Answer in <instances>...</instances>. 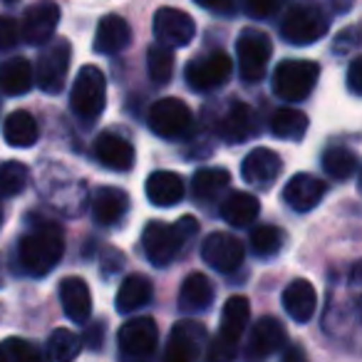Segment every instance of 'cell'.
I'll use <instances>...</instances> for the list:
<instances>
[{
    "mask_svg": "<svg viewBox=\"0 0 362 362\" xmlns=\"http://www.w3.org/2000/svg\"><path fill=\"white\" fill-rule=\"evenodd\" d=\"M146 199H149L154 206H174L184 199V179L174 171H154L146 179Z\"/></svg>",
    "mask_w": 362,
    "mask_h": 362,
    "instance_id": "cell-23",
    "label": "cell"
},
{
    "mask_svg": "<svg viewBox=\"0 0 362 362\" xmlns=\"http://www.w3.org/2000/svg\"><path fill=\"white\" fill-rule=\"evenodd\" d=\"M231 184V174L221 166H206L199 169L192 179V197L199 204H211L221 197Z\"/></svg>",
    "mask_w": 362,
    "mask_h": 362,
    "instance_id": "cell-28",
    "label": "cell"
},
{
    "mask_svg": "<svg viewBox=\"0 0 362 362\" xmlns=\"http://www.w3.org/2000/svg\"><path fill=\"white\" fill-rule=\"evenodd\" d=\"M238 55V72L246 82H261L266 77L268 60L273 55V42L263 30L246 28L236 40Z\"/></svg>",
    "mask_w": 362,
    "mask_h": 362,
    "instance_id": "cell-8",
    "label": "cell"
},
{
    "mask_svg": "<svg viewBox=\"0 0 362 362\" xmlns=\"http://www.w3.org/2000/svg\"><path fill=\"white\" fill-rule=\"evenodd\" d=\"M60 303L65 315L77 325H85L92 315V293L87 281L77 276H67L60 283Z\"/></svg>",
    "mask_w": 362,
    "mask_h": 362,
    "instance_id": "cell-20",
    "label": "cell"
},
{
    "mask_svg": "<svg viewBox=\"0 0 362 362\" xmlns=\"http://www.w3.org/2000/svg\"><path fill=\"white\" fill-rule=\"evenodd\" d=\"M281 169H283V161L281 156L276 154L273 149H258L248 151L246 159L241 164V176L246 184L256 189H271L273 181L281 176Z\"/></svg>",
    "mask_w": 362,
    "mask_h": 362,
    "instance_id": "cell-16",
    "label": "cell"
},
{
    "mask_svg": "<svg viewBox=\"0 0 362 362\" xmlns=\"http://www.w3.org/2000/svg\"><path fill=\"white\" fill-rule=\"evenodd\" d=\"M80 350H82V337L75 335L72 330H67V327H57L47 337L45 357L47 362H75Z\"/></svg>",
    "mask_w": 362,
    "mask_h": 362,
    "instance_id": "cell-33",
    "label": "cell"
},
{
    "mask_svg": "<svg viewBox=\"0 0 362 362\" xmlns=\"http://www.w3.org/2000/svg\"><path fill=\"white\" fill-rule=\"evenodd\" d=\"M28 181H30V171L23 161H6L0 164V197H18L25 192Z\"/></svg>",
    "mask_w": 362,
    "mask_h": 362,
    "instance_id": "cell-36",
    "label": "cell"
},
{
    "mask_svg": "<svg viewBox=\"0 0 362 362\" xmlns=\"http://www.w3.org/2000/svg\"><path fill=\"white\" fill-rule=\"evenodd\" d=\"M281 362H308V355H305V352H303V347H298V345H288L286 350H283Z\"/></svg>",
    "mask_w": 362,
    "mask_h": 362,
    "instance_id": "cell-47",
    "label": "cell"
},
{
    "mask_svg": "<svg viewBox=\"0 0 362 362\" xmlns=\"http://www.w3.org/2000/svg\"><path fill=\"white\" fill-rule=\"evenodd\" d=\"M95 159L112 171H129L134 166V146L115 132H102L95 139Z\"/></svg>",
    "mask_w": 362,
    "mask_h": 362,
    "instance_id": "cell-19",
    "label": "cell"
},
{
    "mask_svg": "<svg viewBox=\"0 0 362 362\" xmlns=\"http://www.w3.org/2000/svg\"><path fill=\"white\" fill-rule=\"evenodd\" d=\"M0 362H42V355L33 342L23 337H8L0 342Z\"/></svg>",
    "mask_w": 362,
    "mask_h": 362,
    "instance_id": "cell-38",
    "label": "cell"
},
{
    "mask_svg": "<svg viewBox=\"0 0 362 362\" xmlns=\"http://www.w3.org/2000/svg\"><path fill=\"white\" fill-rule=\"evenodd\" d=\"M132 42V28L124 18L119 16H105L97 25L95 33V52L100 55H117Z\"/></svg>",
    "mask_w": 362,
    "mask_h": 362,
    "instance_id": "cell-21",
    "label": "cell"
},
{
    "mask_svg": "<svg viewBox=\"0 0 362 362\" xmlns=\"http://www.w3.org/2000/svg\"><path fill=\"white\" fill-rule=\"evenodd\" d=\"M352 47H357V28H347V30H342L340 35H337L335 45H332V50L347 52V50H352Z\"/></svg>",
    "mask_w": 362,
    "mask_h": 362,
    "instance_id": "cell-45",
    "label": "cell"
},
{
    "mask_svg": "<svg viewBox=\"0 0 362 362\" xmlns=\"http://www.w3.org/2000/svg\"><path fill=\"white\" fill-rule=\"evenodd\" d=\"M0 286H3V266H0Z\"/></svg>",
    "mask_w": 362,
    "mask_h": 362,
    "instance_id": "cell-48",
    "label": "cell"
},
{
    "mask_svg": "<svg viewBox=\"0 0 362 362\" xmlns=\"http://www.w3.org/2000/svg\"><path fill=\"white\" fill-rule=\"evenodd\" d=\"M243 243L231 233H209L202 243V258L218 273H231L243 263Z\"/></svg>",
    "mask_w": 362,
    "mask_h": 362,
    "instance_id": "cell-15",
    "label": "cell"
},
{
    "mask_svg": "<svg viewBox=\"0 0 362 362\" xmlns=\"http://www.w3.org/2000/svg\"><path fill=\"white\" fill-rule=\"evenodd\" d=\"M248 322H251V303H248V298L231 296L226 300V305H223L221 330H218V335L238 342L243 335V330L248 327Z\"/></svg>",
    "mask_w": 362,
    "mask_h": 362,
    "instance_id": "cell-31",
    "label": "cell"
},
{
    "mask_svg": "<svg viewBox=\"0 0 362 362\" xmlns=\"http://www.w3.org/2000/svg\"><path fill=\"white\" fill-rule=\"evenodd\" d=\"M258 211H261V202L248 192L228 194V199L221 204V218L233 228L251 226L258 218Z\"/></svg>",
    "mask_w": 362,
    "mask_h": 362,
    "instance_id": "cell-29",
    "label": "cell"
},
{
    "mask_svg": "<svg viewBox=\"0 0 362 362\" xmlns=\"http://www.w3.org/2000/svg\"><path fill=\"white\" fill-rule=\"evenodd\" d=\"M238 357V342L216 335L206 345V362H233Z\"/></svg>",
    "mask_w": 362,
    "mask_h": 362,
    "instance_id": "cell-39",
    "label": "cell"
},
{
    "mask_svg": "<svg viewBox=\"0 0 362 362\" xmlns=\"http://www.w3.org/2000/svg\"><path fill=\"white\" fill-rule=\"evenodd\" d=\"M129 206V197H127L122 189L117 187H105L95 194V202H92V218L100 226H115L122 216L127 214Z\"/></svg>",
    "mask_w": 362,
    "mask_h": 362,
    "instance_id": "cell-27",
    "label": "cell"
},
{
    "mask_svg": "<svg viewBox=\"0 0 362 362\" xmlns=\"http://www.w3.org/2000/svg\"><path fill=\"white\" fill-rule=\"evenodd\" d=\"M357 154L347 146H330V149L322 151V166L325 171L337 181H345L350 176H355L357 171Z\"/></svg>",
    "mask_w": 362,
    "mask_h": 362,
    "instance_id": "cell-34",
    "label": "cell"
},
{
    "mask_svg": "<svg viewBox=\"0 0 362 362\" xmlns=\"http://www.w3.org/2000/svg\"><path fill=\"white\" fill-rule=\"evenodd\" d=\"M85 345L90 350H100L105 345V322H92L85 330Z\"/></svg>",
    "mask_w": 362,
    "mask_h": 362,
    "instance_id": "cell-44",
    "label": "cell"
},
{
    "mask_svg": "<svg viewBox=\"0 0 362 362\" xmlns=\"http://www.w3.org/2000/svg\"><path fill=\"white\" fill-rule=\"evenodd\" d=\"M233 72L231 57L223 50H214L204 57H197L187 65V82L194 92H211L228 82Z\"/></svg>",
    "mask_w": 362,
    "mask_h": 362,
    "instance_id": "cell-10",
    "label": "cell"
},
{
    "mask_svg": "<svg viewBox=\"0 0 362 362\" xmlns=\"http://www.w3.org/2000/svg\"><path fill=\"white\" fill-rule=\"evenodd\" d=\"M218 134L228 144H241L258 134V117L246 102H231L226 115L218 122Z\"/></svg>",
    "mask_w": 362,
    "mask_h": 362,
    "instance_id": "cell-18",
    "label": "cell"
},
{
    "mask_svg": "<svg viewBox=\"0 0 362 362\" xmlns=\"http://www.w3.org/2000/svg\"><path fill=\"white\" fill-rule=\"evenodd\" d=\"M197 233L199 221L194 216H181L174 226L161 221H149L144 226V233H141L146 261L154 268H166Z\"/></svg>",
    "mask_w": 362,
    "mask_h": 362,
    "instance_id": "cell-2",
    "label": "cell"
},
{
    "mask_svg": "<svg viewBox=\"0 0 362 362\" xmlns=\"http://www.w3.org/2000/svg\"><path fill=\"white\" fill-rule=\"evenodd\" d=\"M146 72H149V80L154 85H166L174 75V52L171 47L164 45H151L146 52Z\"/></svg>",
    "mask_w": 362,
    "mask_h": 362,
    "instance_id": "cell-35",
    "label": "cell"
},
{
    "mask_svg": "<svg viewBox=\"0 0 362 362\" xmlns=\"http://www.w3.org/2000/svg\"><path fill=\"white\" fill-rule=\"evenodd\" d=\"M21 42V25L11 16H0V52L13 50Z\"/></svg>",
    "mask_w": 362,
    "mask_h": 362,
    "instance_id": "cell-41",
    "label": "cell"
},
{
    "mask_svg": "<svg viewBox=\"0 0 362 362\" xmlns=\"http://www.w3.org/2000/svg\"><path fill=\"white\" fill-rule=\"evenodd\" d=\"M194 3L202 8H209V11H214V13H231L233 11L231 0H194Z\"/></svg>",
    "mask_w": 362,
    "mask_h": 362,
    "instance_id": "cell-46",
    "label": "cell"
},
{
    "mask_svg": "<svg viewBox=\"0 0 362 362\" xmlns=\"http://www.w3.org/2000/svg\"><path fill=\"white\" fill-rule=\"evenodd\" d=\"M70 57H72V47L67 40H52L40 52L37 67L33 72V80L37 82V87L42 92H47V95L62 92L67 80V70H70Z\"/></svg>",
    "mask_w": 362,
    "mask_h": 362,
    "instance_id": "cell-9",
    "label": "cell"
},
{
    "mask_svg": "<svg viewBox=\"0 0 362 362\" xmlns=\"http://www.w3.org/2000/svg\"><path fill=\"white\" fill-rule=\"evenodd\" d=\"M107 105V80L97 65H85L75 77L70 92V107L82 122H95Z\"/></svg>",
    "mask_w": 362,
    "mask_h": 362,
    "instance_id": "cell-4",
    "label": "cell"
},
{
    "mask_svg": "<svg viewBox=\"0 0 362 362\" xmlns=\"http://www.w3.org/2000/svg\"><path fill=\"white\" fill-rule=\"evenodd\" d=\"M159 345V327L154 317H132L117 332L122 362H149Z\"/></svg>",
    "mask_w": 362,
    "mask_h": 362,
    "instance_id": "cell-6",
    "label": "cell"
},
{
    "mask_svg": "<svg viewBox=\"0 0 362 362\" xmlns=\"http://www.w3.org/2000/svg\"><path fill=\"white\" fill-rule=\"evenodd\" d=\"M283 345H286V327L281 325V320L266 315L251 325L246 347H243V360L263 362V360H268L273 352L283 350Z\"/></svg>",
    "mask_w": 362,
    "mask_h": 362,
    "instance_id": "cell-13",
    "label": "cell"
},
{
    "mask_svg": "<svg viewBox=\"0 0 362 362\" xmlns=\"http://www.w3.org/2000/svg\"><path fill=\"white\" fill-rule=\"evenodd\" d=\"M197 35V23L179 8H159L154 16V37L164 47H187Z\"/></svg>",
    "mask_w": 362,
    "mask_h": 362,
    "instance_id": "cell-12",
    "label": "cell"
},
{
    "mask_svg": "<svg viewBox=\"0 0 362 362\" xmlns=\"http://www.w3.org/2000/svg\"><path fill=\"white\" fill-rule=\"evenodd\" d=\"M3 3H11V6H13V3H18V0H3Z\"/></svg>",
    "mask_w": 362,
    "mask_h": 362,
    "instance_id": "cell-49",
    "label": "cell"
},
{
    "mask_svg": "<svg viewBox=\"0 0 362 362\" xmlns=\"http://www.w3.org/2000/svg\"><path fill=\"white\" fill-rule=\"evenodd\" d=\"M40 136V129H37V122L30 112L25 110H16L6 117V124H3V139L8 141L16 149H25V146H33Z\"/></svg>",
    "mask_w": 362,
    "mask_h": 362,
    "instance_id": "cell-30",
    "label": "cell"
},
{
    "mask_svg": "<svg viewBox=\"0 0 362 362\" xmlns=\"http://www.w3.org/2000/svg\"><path fill=\"white\" fill-rule=\"evenodd\" d=\"M327 194V184L313 174H296L283 189V202L298 214L313 211Z\"/></svg>",
    "mask_w": 362,
    "mask_h": 362,
    "instance_id": "cell-17",
    "label": "cell"
},
{
    "mask_svg": "<svg viewBox=\"0 0 362 362\" xmlns=\"http://www.w3.org/2000/svg\"><path fill=\"white\" fill-rule=\"evenodd\" d=\"M327 16H345L355 8V0H315Z\"/></svg>",
    "mask_w": 362,
    "mask_h": 362,
    "instance_id": "cell-43",
    "label": "cell"
},
{
    "mask_svg": "<svg viewBox=\"0 0 362 362\" xmlns=\"http://www.w3.org/2000/svg\"><path fill=\"white\" fill-rule=\"evenodd\" d=\"M146 122H149V129L161 139H181V136H187L192 132L194 115L184 100L164 97V100H156L149 107Z\"/></svg>",
    "mask_w": 362,
    "mask_h": 362,
    "instance_id": "cell-7",
    "label": "cell"
},
{
    "mask_svg": "<svg viewBox=\"0 0 362 362\" xmlns=\"http://www.w3.org/2000/svg\"><path fill=\"white\" fill-rule=\"evenodd\" d=\"M57 23H60V6L52 0H40L23 16L21 37H25L28 45H45L55 35Z\"/></svg>",
    "mask_w": 362,
    "mask_h": 362,
    "instance_id": "cell-14",
    "label": "cell"
},
{
    "mask_svg": "<svg viewBox=\"0 0 362 362\" xmlns=\"http://www.w3.org/2000/svg\"><path fill=\"white\" fill-rule=\"evenodd\" d=\"M327 28H330V16L317 6L315 0H305V3H296L288 8L281 23V35L291 45H313L320 37H325Z\"/></svg>",
    "mask_w": 362,
    "mask_h": 362,
    "instance_id": "cell-3",
    "label": "cell"
},
{
    "mask_svg": "<svg viewBox=\"0 0 362 362\" xmlns=\"http://www.w3.org/2000/svg\"><path fill=\"white\" fill-rule=\"evenodd\" d=\"M154 296V288H151V281L141 273H132L122 281L119 291H117V298H115V305H117V313L127 315V313H134L139 308H144L146 303L151 300Z\"/></svg>",
    "mask_w": 362,
    "mask_h": 362,
    "instance_id": "cell-26",
    "label": "cell"
},
{
    "mask_svg": "<svg viewBox=\"0 0 362 362\" xmlns=\"http://www.w3.org/2000/svg\"><path fill=\"white\" fill-rule=\"evenodd\" d=\"M33 65L25 57H11L0 62V95L21 97L33 87Z\"/></svg>",
    "mask_w": 362,
    "mask_h": 362,
    "instance_id": "cell-25",
    "label": "cell"
},
{
    "mask_svg": "<svg viewBox=\"0 0 362 362\" xmlns=\"http://www.w3.org/2000/svg\"><path fill=\"white\" fill-rule=\"evenodd\" d=\"M347 90L355 97L362 95V57H355L347 67Z\"/></svg>",
    "mask_w": 362,
    "mask_h": 362,
    "instance_id": "cell-42",
    "label": "cell"
},
{
    "mask_svg": "<svg viewBox=\"0 0 362 362\" xmlns=\"http://www.w3.org/2000/svg\"><path fill=\"white\" fill-rule=\"evenodd\" d=\"M271 132L278 139L298 141L308 132V117L300 110H296V107H281L271 117Z\"/></svg>",
    "mask_w": 362,
    "mask_h": 362,
    "instance_id": "cell-32",
    "label": "cell"
},
{
    "mask_svg": "<svg viewBox=\"0 0 362 362\" xmlns=\"http://www.w3.org/2000/svg\"><path fill=\"white\" fill-rule=\"evenodd\" d=\"M248 243H251V251L256 253L258 258H273L278 251H281L283 236H281V231H278L276 226H271V223H263V226L253 228Z\"/></svg>",
    "mask_w": 362,
    "mask_h": 362,
    "instance_id": "cell-37",
    "label": "cell"
},
{
    "mask_svg": "<svg viewBox=\"0 0 362 362\" xmlns=\"http://www.w3.org/2000/svg\"><path fill=\"white\" fill-rule=\"evenodd\" d=\"M320 77V67L313 60H283L273 72V92L286 102H303Z\"/></svg>",
    "mask_w": 362,
    "mask_h": 362,
    "instance_id": "cell-5",
    "label": "cell"
},
{
    "mask_svg": "<svg viewBox=\"0 0 362 362\" xmlns=\"http://www.w3.org/2000/svg\"><path fill=\"white\" fill-rule=\"evenodd\" d=\"M206 345V327L197 320H181L171 327L164 362H197Z\"/></svg>",
    "mask_w": 362,
    "mask_h": 362,
    "instance_id": "cell-11",
    "label": "cell"
},
{
    "mask_svg": "<svg viewBox=\"0 0 362 362\" xmlns=\"http://www.w3.org/2000/svg\"><path fill=\"white\" fill-rule=\"evenodd\" d=\"M288 6V0H243V8L251 18L263 21V18H273Z\"/></svg>",
    "mask_w": 362,
    "mask_h": 362,
    "instance_id": "cell-40",
    "label": "cell"
},
{
    "mask_svg": "<svg viewBox=\"0 0 362 362\" xmlns=\"http://www.w3.org/2000/svg\"><path fill=\"white\" fill-rule=\"evenodd\" d=\"M0 223H3V209H0Z\"/></svg>",
    "mask_w": 362,
    "mask_h": 362,
    "instance_id": "cell-50",
    "label": "cell"
},
{
    "mask_svg": "<svg viewBox=\"0 0 362 362\" xmlns=\"http://www.w3.org/2000/svg\"><path fill=\"white\" fill-rule=\"evenodd\" d=\"M65 253V236L62 228L52 221H35L33 228L18 241V261L30 276L42 278L60 263Z\"/></svg>",
    "mask_w": 362,
    "mask_h": 362,
    "instance_id": "cell-1",
    "label": "cell"
},
{
    "mask_svg": "<svg viewBox=\"0 0 362 362\" xmlns=\"http://www.w3.org/2000/svg\"><path fill=\"white\" fill-rule=\"evenodd\" d=\"M214 298V286L204 273H189L181 283V291H179V308L184 313H204L211 308Z\"/></svg>",
    "mask_w": 362,
    "mask_h": 362,
    "instance_id": "cell-24",
    "label": "cell"
},
{
    "mask_svg": "<svg viewBox=\"0 0 362 362\" xmlns=\"http://www.w3.org/2000/svg\"><path fill=\"white\" fill-rule=\"evenodd\" d=\"M283 308L291 315V320L296 322H308L313 315H315L317 308V293L313 288L310 281H293L291 286L283 291Z\"/></svg>",
    "mask_w": 362,
    "mask_h": 362,
    "instance_id": "cell-22",
    "label": "cell"
}]
</instances>
